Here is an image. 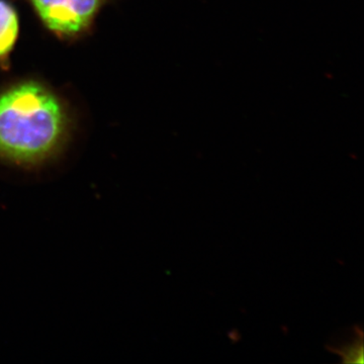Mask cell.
<instances>
[{
	"mask_svg": "<svg viewBox=\"0 0 364 364\" xmlns=\"http://www.w3.org/2000/svg\"><path fill=\"white\" fill-rule=\"evenodd\" d=\"M71 128L65 102L44 83L23 80L0 90V161L43 166L64 149Z\"/></svg>",
	"mask_w": 364,
	"mask_h": 364,
	"instance_id": "1",
	"label": "cell"
},
{
	"mask_svg": "<svg viewBox=\"0 0 364 364\" xmlns=\"http://www.w3.org/2000/svg\"><path fill=\"white\" fill-rule=\"evenodd\" d=\"M107 0H30L43 25L60 39L81 37L90 31Z\"/></svg>",
	"mask_w": 364,
	"mask_h": 364,
	"instance_id": "2",
	"label": "cell"
},
{
	"mask_svg": "<svg viewBox=\"0 0 364 364\" xmlns=\"http://www.w3.org/2000/svg\"><path fill=\"white\" fill-rule=\"evenodd\" d=\"M20 35V18L16 7L0 0V65L6 66Z\"/></svg>",
	"mask_w": 364,
	"mask_h": 364,
	"instance_id": "3",
	"label": "cell"
},
{
	"mask_svg": "<svg viewBox=\"0 0 364 364\" xmlns=\"http://www.w3.org/2000/svg\"><path fill=\"white\" fill-rule=\"evenodd\" d=\"M359 332L356 333L351 341L345 342L338 347H333L332 350L339 354L345 363H363V333Z\"/></svg>",
	"mask_w": 364,
	"mask_h": 364,
	"instance_id": "4",
	"label": "cell"
}]
</instances>
